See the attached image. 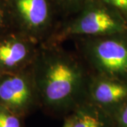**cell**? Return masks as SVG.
<instances>
[{"instance_id":"obj_1","label":"cell","mask_w":127,"mask_h":127,"mask_svg":"<svg viewBox=\"0 0 127 127\" xmlns=\"http://www.w3.org/2000/svg\"><path fill=\"white\" fill-rule=\"evenodd\" d=\"M31 69L37 91L47 104L62 107L76 98L84 86L85 74L76 59L59 51L45 52Z\"/></svg>"},{"instance_id":"obj_2","label":"cell","mask_w":127,"mask_h":127,"mask_svg":"<svg viewBox=\"0 0 127 127\" xmlns=\"http://www.w3.org/2000/svg\"><path fill=\"white\" fill-rule=\"evenodd\" d=\"M124 33L96 37L90 40L87 50L101 76L127 83V38Z\"/></svg>"},{"instance_id":"obj_3","label":"cell","mask_w":127,"mask_h":127,"mask_svg":"<svg viewBox=\"0 0 127 127\" xmlns=\"http://www.w3.org/2000/svg\"><path fill=\"white\" fill-rule=\"evenodd\" d=\"M127 31L126 19L104 5L91 2L82 13L64 29L62 36L100 37Z\"/></svg>"},{"instance_id":"obj_4","label":"cell","mask_w":127,"mask_h":127,"mask_svg":"<svg viewBox=\"0 0 127 127\" xmlns=\"http://www.w3.org/2000/svg\"><path fill=\"white\" fill-rule=\"evenodd\" d=\"M29 69L0 73V104L19 117L31 109L37 93L31 70Z\"/></svg>"},{"instance_id":"obj_5","label":"cell","mask_w":127,"mask_h":127,"mask_svg":"<svg viewBox=\"0 0 127 127\" xmlns=\"http://www.w3.org/2000/svg\"><path fill=\"white\" fill-rule=\"evenodd\" d=\"M33 38L17 29L0 35V73L31 68L35 58Z\"/></svg>"},{"instance_id":"obj_6","label":"cell","mask_w":127,"mask_h":127,"mask_svg":"<svg viewBox=\"0 0 127 127\" xmlns=\"http://www.w3.org/2000/svg\"><path fill=\"white\" fill-rule=\"evenodd\" d=\"M15 28L34 39L49 23L47 0H7Z\"/></svg>"},{"instance_id":"obj_7","label":"cell","mask_w":127,"mask_h":127,"mask_svg":"<svg viewBox=\"0 0 127 127\" xmlns=\"http://www.w3.org/2000/svg\"><path fill=\"white\" fill-rule=\"evenodd\" d=\"M91 94L95 102L114 117L127 101V83L100 76L92 83Z\"/></svg>"},{"instance_id":"obj_8","label":"cell","mask_w":127,"mask_h":127,"mask_svg":"<svg viewBox=\"0 0 127 127\" xmlns=\"http://www.w3.org/2000/svg\"><path fill=\"white\" fill-rule=\"evenodd\" d=\"M73 127H115L113 118L104 119L96 112L78 109L71 117Z\"/></svg>"},{"instance_id":"obj_9","label":"cell","mask_w":127,"mask_h":127,"mask_svg":"<svg viewBox=\"0 0 127 127\" xmlns=\"http://www.w3.org/2000/svg\"><path fill=\"white\" fill-rule=\"evenodd\" d=\"M15 29L7 0H0V35Z\"/></svg>"},{"instance_id":"obj_10","label":"cell","mask_w":127,"mask_h":127,"mask_svg":"<svg viewBox=\"0 0 127 127\" xmlns=\"http://www.w3.org/2000/svg\"><path fill=\"white\" fill-rule=\"evenodd\" d=\"M0 127H21L20 117L1 104Z\"/></svg>"},{"instance_id":"obj_11","label":"cell","mask_w":127,"mask_h":127,"mask_svg":"<svg viewBox=\"0 0 127 127\" xmlns=\"http://www.w3.org/2000/svg\"><path fill=\"white\" fill-rule=\"evenodd\" d=\"M115 127H127V101L114 116Z\"/></svg>"},{"instance_id":"obj_12","label":"cell","mask_w":127,"mask_h":127,"mask_svg":"<svg viewBox=\"0 0 127 127\" xmlns=\"http://www.w3.org/2000/svg\"><path fill=\"white\" fill-rule=\"evenodd\" d=\"M108 4L116 8L127 11V0H105Z\"/></svg>"},{"instance_id":"obj_13","label":"cell","mask_w":127,"mask_h":127,"mask_svg":"<svg viewBox=\"0 0 127 127\" xmlns=\"http://www.w3.org/2000/svg\"><path fill=\"white\" fill-rule=\"evenodd\" d=\"M61 3H63L65 4H73L78 2H80L82 0H59Z\"/></svg>"},{"instance_id":"obj_14","label":"cell","mask_w":127,"mask_h":127,"mask_svg":"<svg viewBox=\"0 0 127 127\" xmlns=\"http://www.w3.org/2000/svg\"><path fill=\"white\" fill-rule=\"evenodd\" d=\"M63 127H73L72 118H68V119H66L64 124Z\"/></svg>"},{"instance_id":"obj_15","label":"cell","mask_w":127,"mask_h":127,"mask_svg":"<svg viewBox=\"0 0 127 127\" xmlns=\"http://www.w3.org/2000/svg\"><path fill=\"white\" fill-rule=\"evenodd\" d=\"M126 21H127V16H126Z\"/></svg>"}]
</instances>
